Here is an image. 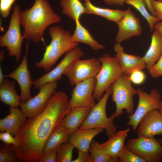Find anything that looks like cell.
Listing matches in <instances>:
<instances>
[{
  "mask_svg": "<svg viewBox=\"0 0 162 162\" xmlns=\"http://www.w3.org/2000/svg\"><path fill=\"white\" fill-rule=\"evenodd\" d=\"M69 101L65 92L56 91L42 112L23 123L14 136L17 145H11L20 161L39 162L48 137L71 109Z\"/></svg>",
  "mask_w": 162,
  "mask_h": 162,
  "instance_id": "obj_1",
  "label": "cell"
},
{
  "mask_svg": "<svg viewBox=\"0 0 162 162\" xmlns=\"http://www.w3.org/2000/svg\"><path fill=\"white\" fill-rule=\"evenodd\" d=\"M19 17L20 25L24 28V39L35 43L44 42L43 36L46 28L61 21L47 0H35L31 8L20 11Z\"/></svg>",
  "mask_w": 162,
  "mask_h": 162,
  "instance_id": "obj_2",
  "label": "cell"
},
{
  "mask_svg": "<svg viewBox=\"0 0 162 162\" xmlns=\"http://www.w3.org/2000/svg\"><path fill=\"white\" fill-rule=\"evenodd\" d=\"M48 31L51 41L46 46L43 58L35 64V68H43L46 73L50 70L62 55L78 46V43L72 40L70 32L60 26H52Z\"/></svg>",
  "mask_w": 162,
  "mask_h": 162,
  "instance_id": "obj_3",
  "label": "cell"
},
{
  "mask_svg": "<svg viewBox=\"0 0 162 162\" xmlns=\"http://www.w3.org/2000/svg\"><path fill=\"white\" fill-rule=\"evenodd\" d=\"M112 85L105 92L98 103L92 107L87 118L78 129L103 128L110 138L117 132L114 123V113L109 117L107 116L106 106L108 99L111 94Z\"/></svg>",
  "mask_w": 162,
  "mask_h": 162,
  "instance_id": "obj_4",
  "label": "cell"
},
{
  "mask_svg": "<svg viewBox=\"0 0 162 162\" xmlns=\"http://www.w3.org/2000/svg\"><path fill=\"white\" fill-rule=\"evenodd\" d=\"M131 82L130 76L123 74L112 85L111 94L116 106L114 113L115 118L122 115L124 109L129 116L134 113L133 96L137 93Z\"/></svg>",
  "mask_w": 162,
  "mask_h": 162,
  "instance_id": "obj_5",
  "label": "cell"
},
{
  "mask_svg": "<svg viewBox=\"0 0 162 162\" xmlns=\"http://www.w3.org/2000/svg\"><path fill=\"white\" fill-rule=\"evenodd\" d=\"M98 59L101 66L95 77L96 85L94 93V98L98 101L109 87L123 74L119 61L116 56L112 57L108 54L105 53Z\"/></svg>",
  "mask_w": 162,
  "mask_h": 162,
  "instance_id": "obj_6",
  "label": "cell"
},
{
  "mask_svg": "<svg viewBox=\"0 0 162 162\" xmlns=\"http://www.w3.org/2000/svg\"><path fill=\"white\" fill-rule=\"evenodd\" d=\"M20 9L19 5L14 6L8 29L3 35L0 36V46L6 47L9 55L14 57L16 62L21 58L22 46L24 39L20 28Z\"/></svg>",
  "mask_w": 162,
  "mask_h": 162,
  "instance_id": "obj_7",
  "label": "cell"
},
{
  "mask_svg": "<svg viewBox=\"0 0 162 162\" xmlns=\"http://www.w3.org/2000/svg\"><path fill=\"white\" fill-rule=\"evenodd\" d=\"M130 151L146 162L162 161V145L154 137L138 136L129 139L125 144Z\"/></svg>",
  "mask_w": 162,
  "mask_h": 162,
  "instance_id": "obj_8",
  "label": "cell"
},
{
  "mask_svg": "<svg viewBox=\"0 0 162 162\" xmlns=\"http://www.w3.org/2000/svg\"><path fill=\"white\" fill-rule=\"evenodd\" d=\"M136 93L139 98L137 108L131 115H128L129 121L127 126H130L132 131L135 132L138 124L143 117L150 111L155 110H159L161 106V97L159 91L152 89L149 93L138 88Z\"/></svg>",
  "mask_w": 162,
  "mask_h": 162,
  "instance_id": "obj_9",
  "label": "cell"
},
{
  "mask_svg": "<svg viewBox=\"0 0 162 162\" xmlns=\"http://www.w3.org/2000/svg\"><path fill=\"white\" fill-rule=\"evenodd\" d=\"M101 66L100 62L95 58L76 59L72 62L64 71L63 75L68 79L72 86L83 80L95 77Z\"/></svg>",
  "mask_w": 162,
  "mask_h": 162,
  "instance_id": "obj_10",
  "label": "cell"
},
{
  "mask_svg": "<svg viewBox=\"0 0 162 162\" xmlns=\"http://www.w3.org/2000/svg\"><path fill=\"white\" fill-rule=\"evenodd\" d=\"M57 82L44 84L39 87L38 94L20 106L23 115L28 118L33 117L42 112L49 99L56 91Z\"/></svg>",
  "mask_w": 162,
  "mask_h": 162,
  "instance_id": "obj_11",
  "label": "cell"
},
{
  "mask_svg": "<svg viewBox=\"0 0 162 162\" xmlns=\"http://www.w3.org/2000/svg\"><path fill=\"white\" fill-rule=\"evenodd\" d=\"M96 85L95 77L92 78L75 85L69 101L71 109L79 107H93L96 104L94 93Z\"/></svg>",
  "mask_w": 162,
  "mask_h": 162,
  "instance_id": "obj_12",
  "label": "cell"
},
{
  "mask_svg": "<svg viewBox=\"0 0 162 162\" xmlns=\"http://www.w3.org/2000/svg\"><path fill=\"white\" fill-rule=\"evenodd\" d=\"M25 45V54L20 65L14 71L4 75L5 77L12 78L19 84L20 89V97L22 103L26 102L32 98L31 88L33 84L27 63V56L29 45L28 42H26Z\"/></svg>",
  "mask_w": 162,
  "mask_h": 162,
  "instance_id": "obj_13",
  "label": "cell"
},
{
  "mask_svg": "<svg viewBox=\"0 0 162 162\" xmlns=\"http://www.w3.org/2000/svg\"><path fill=\"white\" fill-rule=\"evenodd\" d=\"M84 55L83 52L78 46L69 50L55 68L33 81L34 87L38 88L44 84L57 82L61 80L64 71L68 66L73 61L80 59Z\"/></svg>",
  "mask_w": 162,
  "mask_h": 162,
  "instance_id": "obj_14",
  "label": "cell"
},
{
  "mask_svg": "<svg viewBox=\"0 0 162 162\" xmlns=\"http://www.w3.org/2000/svg\"><path fill=\"white\" fill-rule=\"evenodd\" d=\"M116 23L118 27V32L115 37L116 43L121 44L132 37L139 36L142 34L140 20L130 7L125 10L124 16Z\"/></svg>",
  "mask_w": 162,
  "mask_h": 162,
  "instance_id": "obj_15",
  "label": "cell"
},
{
  "mask_svg": "<svg viewBox=\"0 0 162 162\" xmlns=\"http://www.w3.org/2000/svg\"><path fill=\"white\" fill-rule=\"evenodd\" d=\"M138 136L154 137L162 135V114L158 110L147 113L140 121L136 130Z\"/></svg>",
  "mask_w": 162,
  "mask_h": 162,
  "instance_id": "obj_16",
  "label": "cell"
},
{
  "mask_svg": "<svg viewBox=\"0 0 162 162\" xmlns=\"http://www.w3.org/2000/svg\"><path fill=\"white\" fill-rule=\"evenodd\" d=\"M123 74L130 76L134 71L146 68L142 57L125 53L120 44L116 43L114 47Z\"/></svg>",
  "mask_w": 162,
  "mask_h": 162,
  "instance_id": "obj_17",
  "label": "cell"
},
{
  "mask_svg": "<svg viewBox=\"0 0 162 162\" xmlns=\"http://www.w3.org/2000/svg\"><path fill=\"white\" fill-rule=\"evenodd\" d=\"M104 130L101 128L78 129L70 134L69 141L78 151L88 152L94 138Z\"/></svg>",
  "mask_w": 162,
  "mask_h": 162,
  "instance_id": "obj_18",
  "label": "cell"
},
{
  "mask_svg": "<svg viewBox=\"0 0 162 162\" xmlns=\"http://www.w3.org/2000/svg\"><path fill=\"white\" fill-rule=\"evenodd\" d=\"M9 110L10 114L0 119V130L8 132L14 136L27 120V117L18 107L10 106Z\"/></svg>",
  "mask_w": 162,
  "mask_h": 162,
  "instance_id": "obj_19",
  "label": "cell"
},
{
  "mask_svg": "<svg viewBox=\"0 0 162 162\" xmlns=\"http://www.w3.org/2000/svg\"><path fill=\"white\" fill-rule=\"evenodd\" d=\"M92 107H79L71 109L62 120L60 124L66 128L70 134L77 130L84 122Z\"/></svg>",
  "mask_w": 162,
  "mask_h": 162,
  "instance_id": "obj_20",
  "label": "cell"
},
{
  "mask_svg": "<svg viewBox=\"0 0 162 162\" xmlns=\"http://www.w3.org/2000/svg\"><path fill=\"white\" fill-rule=\"evenodd\" d=\"M130 130L128 128L120 130L107 141L101 143L105 152L117 162H119V156L125 144L124 141Z\"/></svg>",
  "mask_w": 162,
  "mask_h": 162,
  "instance_id": "obj_21",
  "label": "cell"
},
{
  "mask_svg": "<svg viewBox=\"0 0 162 162\" xmlns=\"http://www.w3.org/2000/svg\"><path fill=\"white\" fill-rule=\"evenodd\" d=\"M162 55V36L154 29L151 37L150 46L145 55L142 57L149 70L158 61Z\"/></svg>",
  "mask_w": 162,
  "mask_h": 162,
  "instance_id": "obj_22",
  "label": "cell"
},
{
  "mask_svg": "<svg viewBox=\"0 0 162 162\" xmlns=\"http://www.w3.org/2000/svg\"><path fill=\"white\" fill-rule=\"evenodd\" d=\"M15 86L14 80L10 81L5 78L0 84V100L10 106L18 107L21 103L20 95L16 91Z\"/></svg>",
  "mask_w": 162,
  "mask_h": 162,
  "instance_id": "obj_23",
  "label": "cell"
},
{
  "mask_svg": "<svg viewBox=\"0 0 162 162\" xmlns=\"http://www.w3.org/2000/svg\"><path fill=\"white\" fill-rule=\"evenodd\" d=\"M86 8V14H94L117 23L124 16L125 10L102 8L94 5L91 0H82Z\"/></svg>",
  "mask_w": 162,
  "mask_h": 162,
  "instance_id": "obj_24",
  "label": "cell"
},
{
  "mask_svg": "<svg viewBox=\"0 0 162 162\" xmlns=\"http://www.w3.org/2000/svg\"><path fill=\"white\" fill-rule=\"evenodd\" d=\"M75 22L76 28L71 35V39L73 41L86 44L96 51L105 48L94 39L88 31L81 24L79 19L76 20Z\"/></svg>",
  "mask_w": 162,
  "mask_h": 162,
  "instance_id": "obj_25",
  "label": "cell"
},
{
  "mask_svg": "<svg viewBox=\"0 0 162 162\" xmlns=\"http://www.w3.org/2000/svg\"><path fill=\"white\" fill-rule=\"evenodd\" d=\"M70 134L65 127L61 125L58 127L48 137L44 148L43 154L57 149L61 144L69 141Z\"/></svg>",
  "mask_w": 162,
  "mask_h": 162,
  "instance_id": "obj_26",
  "label": "cell"
},
{
  "mask_svg": "<svg viewBox=\"0 0 162 162\" xmlns=\"http://www.w3.org/2000/svg\"><path fill=\"white\" fill-rule=\"evenodd\" d=\"M60 4L62 14L75 21L86 13L85 7L80 0H61Z\"/></svg>",
  "mask_w": 162,
  "mask_h": 162,
  "instance_id": "obj_27",
  "label": "cell"
},
{
  "mask_svg": "<svg viewBox=\"0 0 162 162\" xmlns=\"http://www.w3.org/2000/svg\"><path fill=\"white\" fill-rule=\"evenodd\" d=\"M125 3L136 9L147 21L150 31L154 30L155 25L160 20L149 13L143 0H125Z\"/></svg>",
  "mask_w": 162,
  "mask_h": 162,
  "instance_id": "obj_28",
  "label": "cell"
},
{
  "mask_svg": "<svg viewBox=\"0 0 162 162\" xmlns=\"http://www.w3.org/2000/svg\"><path fill=\"white\" fill-rule=\"evenodd\" d=\"M93 162H117L114 158L106 154L103 149L101 143L93 140L89 150Z\"/></svg>",
  "mask_w": 162,
  "mask_h": 162,
  "instance_id": "obj_29",
  "label": "cell"
},
{
  "mask_svg": "<svg viewBox=\"0 0 162 162\" xmlns=\"http://www.w3.org/2000/svg\"><path fill=\"white\" fill-rule=\"evenodd\" d=\"M74 148L69 141L61 144L57 149L56 162H71Z\"/></svg>",
  "mask_w": 162,
  "mask_h": 162,
  "instance_id": "obj_30",
  "label": "cell"
},
{
  "mask_svg": "<svg viewBox=\"0 0 162 162\" xmlns=\"http://www.w3.org/2000/svg\"><path fill=\"white\" fill-rule=\"evenodd\" d=\"M20 161L11 145H2L0 148V162H16Z\"/></svg>",
  "mask_w": 162,
  "mask_h": 162,
  "instance_id": "obj_31",
  "label": "cell"
},
{
  "mask_svg": "<svg viewBox=\"0 0 162 162\" xmlns=\"http://www.w3.org/2000/svg\"><path fill=\"white\" fill-rule=\"evenodd\" d=\"M120 162H146L143 158L129 150L125 144L118 157Z\"/></svg>",
  "mask_w": 162,
  "mask_h": 162,
  "instance_id": "obj_32",
  "label": "cell"
},
{
  "mask_svg": "<svg viewBox=\"0 0 162 162\" xmlns=\"http://www.w3.org/2000/svg\"><path fill=\"white\" fill-rule=\"evenodd\" d=\"M16 0H0V14L4 18L9 15L12 6Z\"/></svg>",
  "mask_w": 162,
  "mask_h": 162,
  "instance_id": "obj_33",
  "label": "cell"
},
{
  "mask_svg": "<svg viewBox=\"0 0 162 162\" xmlns=\"http://www.w3.org/2000/svg\"><path fill=\"white\" fill-rule=\"evenodd\" d=\"M130 78L131 82L136 85H140L145 80L146 75L142 70H137L131 74Z\"/></svg>",
  "mask_w": 162,
  "mask_h": 162,
  "instance_id": "obj_34",
  "label": "cell"
},
{
  "mask_svg": "<svg viewBox=\"0 0 162 162\" xmlns=\"http://www.w3.org/2000/svg\"><path fill=\"white\" fill-rule=\"evenodd\" d=\"M150 75L153 78L162 76V55L158 61L148 70Z\"/></svg>",
  "mask_w": 162,
  "mask_h": 162,
  "instance_id": "obj_35",
  "label": "cell"
},
{
  "mask_svg": "<svg viewBox=\"0 0 162 162\" xmlns=\"http://www.w3.org/2000/svg\"><path fill=\"white\" fill-rule=\"evenodd\" d=\"M10 133L7 132H1L0 133V140L5 144L10 145L16 146L17 141L15 137Z\"/></svg>",
  "mask_w": 162,
  "mask_h": 162,
  "instance_id": "obj_36",
  "label": "cell"
},
{
  "mask_svg": "<svg viewBox=\"0 0 162 162\" xmlns=\"http://www.w3.org/2000/svg\"><path fill=\"white\" fill-rule=\"evenodd\" d=\"M57 149L44 154L39 162H56Z\"/></svg>",
  "mask_w": 162,
  "mask_h": 162,
  "instance_id": "obj_37",
  "label": "cell"
},
{
  "mask_svg": "<svg viewBox=\"0 0 162 162\" xmlns=\"http://www.w3.org/2000/svg\"><path fill=\"white\" fill-rule=\"evenodd\" d=\"M88 152L78 151L77 158L71 162H93Z\"/></svg>",
  "mask_w": 162,
  "mask_h": 162,
  "instance_id": "obj_38",
  "label": "cell"
},
{
  "mask_svg": "<svg viewBox=\"0 0 162 162\" xmlns=\"http://www.w3.org/2000/svg\"><path fill=\"white\" fill-rule=\"evenodd\" d=\"M152 7L156 13V17L162 20V2L152 0Z\"/></svg>",
  "mask_w": 162,
  "mask_h": 162,
  "instance_id": "obj_39",
  "label": "cell"
},
{
  "mask_svg": "<svg viewBox=\"0 0 162 162\" xmlns=\"http://www.w3.org/2000/svg\"><path fill=\"white\" fill-rule=\"evenodd\" d=\"M104 3L108 5L122 7L125 3V0H103Z\"/></svg>",
  "mask_w": 162,
  "mask_h": 162,
  "instance_id": "obj_40",
  "label": "cell"
},
{
  "mask_svg": "<svg viewBox=\"0 0 162 162\" xmlns=\"http://www.w3.org/2000/svg\"><path fill=\"white\" fill-rule=\"evenodd\" d=\"M148 10L153 16L156 17V13L152 7V0H143Z\"/></svg>",
  "mask_w": 162,
  "mask_h": 162,
  "instance_id": "obj_41",
  "label": "cell"
},
{
  "mask_svg": "<svg viewBox=\"0 0 162 162\" xmlns=\"http://www.w3.org/2000/svg\"><path fill=\"white\" fill-rule=\"evenodd\" d=\"M154 29L157 30L162 36V21H159L155 25Z\"/></svg>",
  "mask_w": 162,
  "mask_h": 162,
  "instance_id": "obj_42",
  "label": "cell"
},
{
  "mask_svg": "<svg viewBox=\"0 0 162 162\" xmlns=\"http://www.w3.org/2000/svg\"><path fill=\"white\" fill-rule=\"evenodd\" d=\"M4 75L2 72L1 66H0V84H1L5 78Z\"/></svg>",
  "mask_w": 162,
  "mask_h": 162,
  "instance_id": "obj_43",
  "label": "cell"
},
{
  "mask_svg": "<svg viewBox=\"0 0 162 162\" xmlns=\"http://www.w3.org/2000/svg\"><path fill=\"white\" fill-rule=\"evenodd\" d=\"M5 58V52L4 51L2 50L0 52V61H3Z\"/></svg>",
  "mask_w": 162,
  "mask_h": 162,
  "instance_id": "obj_44",
  "label": "cell"
},
{
  "mask_svg": "<svg viewBox=\"0 0 162 162\" xmlns=\"http://www.w3.org/2000/svg\"><path fill=\"white\" fill-rule=\"evenodd\" d=\"M161 106L160 108L158 110L159 112L162 114V100L161 101Z\"/></svg>",
  "mask_w": 162,
  "mask_h": 162,
  "instance_id": "obj_45",
  "label": "cell"
},
{
  "mask_svg": "<svg viewBox=\"0 0 162 162\" xmlns=\"http://www.w3.org/2000/svg\"><path fill=\"white\" fill-rule=\"evenodd\" d=\"M159 142L162 145V139H158Z\"/></svg>",
  "mask_w": 162,
  "mask_h": 162,
  "instance_id": "obj_46",
  "label": "cell"
},
{
  "mask_svg": "<svg viewBox=\"0 0 162 162\" xmlns=\"http://www.w3.org/2000/svg\"><path fill=\"white\" fill-rule=\"evenodd\" d=\"M157 0L160 2H162V0Z\"/></svg>",
  "mask_w": 162,
  "mask_h": 162,
  "instance_id": "obj_47",
  "label": "cell"
}]
</instances>
